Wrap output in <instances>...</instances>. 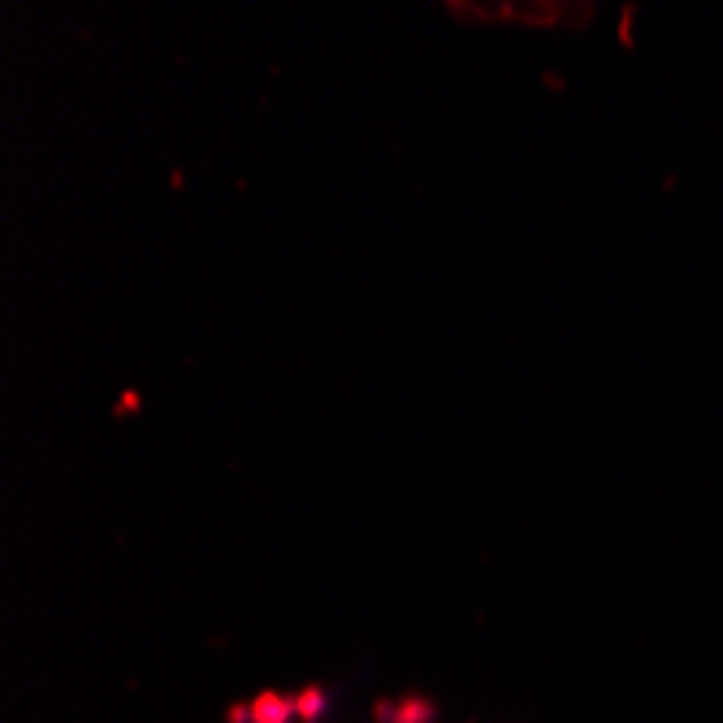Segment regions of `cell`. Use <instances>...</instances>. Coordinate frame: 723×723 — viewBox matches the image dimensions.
Masks as SVG:
<instances>
[{
    "label": "cell",
    "instance_id": "obj_1",
    "mask_svg": "<svg viewBox=\"0 0 723 723\" xmlns=\"http://www.w3.org/2000/svg\"><path fill=\"white\" fill-rule=\"evenodd\" d=\"M373 723H438V702L407 693V698H381L373 702Z\"/></svg>",
    "mask_w": 723,
    "mask_h": 723
},
{
    "label": "cell",
    "instance_id": "obj_2",
    "mask_svg": "<svg viewBox=\"0 0 723 723\" xmlns=\"http://www.w3.org/2000/svg\"><path fill=\"white\" fill-rule=\"evenodd\" d=\"M295 719V693L265 689L252 698V723H291Z\"/></svg>",
    "mask_w": 723,
    "mask_h": 723
},
{
    "label": "cell",
    "instance_id": "obj_3",
    "mask_svg": "<svg viewBox=\"0 0 723 723\" xmlns=\"http://www.w3.org/2000/svg\"><path fill=\"white\" fill-rule=\"evenodd\" d=\"M325 715H330V689L308 685V689L295 693V719L299 723H321Z\"/></svg>",
    "mask_w": 723,
    "mask_h": 723
},
{
    "label": "cell",
    "instance_id": "obj_4",
    "mask_svg": "<svg viewBox=\"0 0 723 723\" xmlns=\"http://www.w3.org/2000/svg\"><path fill=\"white\" fill-rule=\"evenodd\" d=\"M139 407H143L139 390H122V394H117V407H113V416H135Z\"/></svg>",
    "mask_w": 723,
    "mask_h": 723
},
{
    "label": "cell",
    "instance_id": "obj_5",
    "mask_svg": "<svg viewBox=\"0 0 723 723\" xmlns=\"http://www.w3.org/2000/svg\"><path fill=\"white\" fill-rule=\"evenodd\" d=\"M226 723H252V702H230L226 706Z\"/></svg>",
    "mask_w": 723,
    "mask_h": 723
},
{
    "label": "cell",
    "instance_id": "obj_6",
    "mask_svg": "<svg viewBox=\"0 0 723 723\" xmlns=\"http://www.w3.org/2000/svg\"><path fill=\"white\" fill-rule=\"evenodd\" d=\"M633 13H637L633 5H624V13H620V44H624V48L633 44Z\"/></svg>",
    "mask_w": 723,
    "mask_h": 723
},
{
    "label": "cell",
    "instance_id": "obj_7",
    "mask_svg": "<svg viewBox=\"0 0 723 723\" xmlns=\"http://www.w3.org/2000/svg\"><path fill=\"white\" fill-rule=\"evenodd\" d=\"M542 83H546L550 91H563V74H555V70H550V74L542 78Z\"/></svg>",
    "mask_w": 723,
    "mask_h": 723
}]
</instances>
